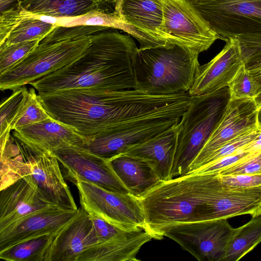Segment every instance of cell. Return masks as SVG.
<instances>
[{
    "label": "cell",
    "mask_w": 261,
    "mask_h": 261,
    "mask_svg": "<svg viewBox=\"0 0 261 261\" xmlns=\"http://www.w3.org/2000/svg\"><path fill=\"white\" fill-rule=\"evenodd\" d=\"M54 119L89 138L106 130L174 109L176 95H155L134 89H73L38 93Z\"/></svg>",
    "instance_id": "cell-1"
},
{
    "label": "cell",
    "mask_w": 261,
    "mask_h": 261,
    "mask_svg": "<svg viewBox=\"0 0 261 261\" xmlns=\"http://www.w3.org/2000/svg\"><path fill=\"white\" fill-rule=\"evenodd\" d=\"M94 34L76 61L30 84L39 92L73 89H134L133 62L138 49L133 37L117 30Z\"/></svg>",
    "instance_id": "cell-2"
},
{
    "label": "cell",
    "mask_w": 261,
    "mask_h": 261,
    "mask_svg": "<svg viewBox=\"0 0 261 261\" xmlns=\"http://www.w3.org/2000/svg\"><path fill=\"white\" fill-rule=\"evenodd\" d=\"M221 181L218 174H189L162 181L139 199L147 230L158 240L160 229L196 221L201 206Z\"/></svg>",
    "instance_id": "cell-3"
},
{
    "label": "cell",
    "mask_w": 261,
    "mask_h": 261,
    "mask_svg": "<svg viewBox=\"0 0 261 261\" xmlns=\"http://www.w3.org/2000/svg\"><path fill=\"white\" fill-rule=\"evenodd\" d=\"M199 54L173 44L138 48L134 89L155 95L188 93L200 66Z\"/></svg>",
    "instance_id": "cell-4"
},
{
    "label": "cell",
    "mask_w": 261,
    "mask_h": 261,
    "mask_svg": "<svg viewBox=\"0 0 261 261\" xmlns=\"http://www.w3.org/2000/svg\"><path fill=\"white\" fill-rule=\"evenodd\" d=\"M190 105L177 123L172 178L186 174L222 117L230 99L228 87L192 96Z\"/></svg>",
    "instance_id": "cell-5"
},
{
    "label": "cell",
    "mask_w": 261,
    "mask_h": 261,
    "mask_svg": "<svg viewBox=\"0 0 261 261\" xmlns=\"http://www.w3.org/2000/svg\"><path fill=\"white\" fill-rule=\"evenodd\" d=\"M93 35L56 42L41 41L23 59L0 76L1 91H14L56 72L78 59Z\"/></svg>",
    "instance_id": "cell-6"
},
{
    "label": "cell",
    "mask_w": 261,
    "mask_h": 261,
    "mask_svg": "<svg viewBox=\"0 0 261 261\" xmlns=\"http://www.w3.org/2000/svg\"><path fill=\"white\" fill-rule=\"evenodd\" d=\"M236 228L227 219L176 222L161 227L158 240L171 239L200 261H224Z\"/></svg>",
    "instance_id": "cell-7"
},
{
    "label": "cell",
    "mask_w": 261,
    "mask_h": 261,
    "mask_svg": "<svg viewBox=\"0 0 261 261\" xmlns=\"http://www.w3.org/2000/svg\"><path fill=\"white\" fill-rule=\"evenodd\" d=\"M187 109L145 117L87 138L83 147L108 161L177 124Z\"/></svg>",
    "instance_id": "cell-8"
},
{
    "label": "cell",
    "mask_w": 261,
    "mask_h": 261,
    "mask_svg": "<svg viewBox=\"0 0 261 261\" xmlns=\"http://www.w3.org/2000/svg\"><path fill=\"white\" fill-rule=\"evenodd\" d=\"M74 184L79 190L81 207L90 215L126 231L140 228L147 230L140 200L131 194L112 192L84 180Z\"/></svg>",
    "instance_id": "cell-9"
},
{
    "label": "cell",
    "mask_w": 261,
    "mask_h": 261,
    "mask_svg": "<svg viewBox=\"0 0 261 261\" xmlns=\"http://www.w3.org/2000/svg\"><path fill=\"white\" fill-rule=\"evenodd\" d=\"M189 1L219 39L261 35V0Z\"/></svg>",
    "instance_id": "cell-10"
},
{
    "label": "cell",
    "mask_w": 261,
    "mask_h": 261,
    "mask_svg": "<svg viewBox=\"0 0 261 261\" xmlns=\"http://www.w3.org/2000/svg\"><path fill=\"white\" fill-rule=\"evenodd\" d=\"M163 30L168 44L200 54L219 37L189 0H161Z\"/></svg>",
    "instance_id": "cell-11"
},
{
    "label": "cell",
    "mask_w": 261,
    "mask_h": 261,
    "mask_svg": "<svg viewBox=\"0 0 261 261\" xmlns=\"http://www.w3.org/2000/svg\"><path fill=\"white\" fill-rule=\"evenodd\" d=\"M62 165L64 178L73 184L88 181L107 190L130 194L117 176L110 161L79 145H69L53 151Z\"/></svg>",
    "instance_id": "cell-12"
},
{
    "label": "cell",
    "mask_w": 261,
    "mask_h": 261,
    "mask_svg": "<svg viewBox=\"0 0 261 261\" xmlns=\"http://www.w3.org/2000/svg\"><path fill=\"white\" fill-rule=\"evenodd\" d=\"M257 113L253 99L230 98L222 117L186 174L199 168L211 154L227 142L257 127Z\"/></svg>",
    "instance_id": "cell-13"
},
{
    "label": "cell",
    "mask_w": 261,
    "mask_h": 261,
    "mask_svg": "<svg viewBox=\"0 0 261 261\" xmlns=\"http://www.w3.org/2000/svg\"><path fill=\"white\" fill-rule=\"evenodd\" d=\"M261 213V187L243 188L222 183L201 206L197 221Z\"/></svg>",
    "instance_id": "cell-14"
},
{
    "label": "cell",
    "mask_w": 261,
    "mask_h": 261,
    "mask_svg": "<svg viewBox=\"0 0 261 261\" xmlns=\"http://www.w3.org/2000/svg\"><path fill=\"white\" fill-rule=\"evenodd\" d=\"M225 41L219 53L207 63L199 66L188 92L191 96L206 95L228 87L244 64L238 39L231 37Z\"/></svg>",
    "instance_id": "cell-15"
},
{
    "label": "cell",
    "mask_w": 261,
    "mask_h": 261,
    "mask_svg": "<svg viewBox=\"0 0 261 261\" xmlns=\"http://www.w3.org/2000/svg\"><path fill=\"white\" fill-rule=\"evenodd\" d=\"M79 208L49 205L28 214L0 230V251L36 236L56 232L70 222Z\"/></svg>",
    "instance_id": "cell-16"
},
{
    "label": "cell",
    "mask_w": 261,
    "mask_h": 261,
    "mask_svg": "<svg viewBox=\"0 0 261 261\" xmlns=\"http://www.w3.org/2000/svg\"><path fill=\"white\" fill-rule=\"evenodd\" d=\"M27 162L28 175L50 204L66 210L77 209L59 162L53 152L35 154L31 151Z\"/></svg>",
    "instance_id": "cell-17"
},
{
    "label": "cell",
    "mask_w": 261,
    "mask_h": 261,
    "mask_svg": "<svg viewBox=\"0 0 261 261\" xmlns=\"http://www.w3.org/2000/svg\"><path fill=\"white\" fill-rule=\"evenodd\" d=\"M13 135L35 154L53 152L69 145L83 146L87 139L53 118L15 129Z\"/></svg>",
    "instance_id": "cell-18"
},
{
    "label": "cell",
    "mask_w": 261,
    "mask_h": 261,
    "mask_svg": "<svg viewBox=\"0 0 261 261\" xmlns=\"http://www.w3.org/2000/svg\"><path fill=\"white\" fill-rule=\"evenodd\" d=\"M49 205L30 176L23 177L0 191V230Z\"/></svg>",
    "instance_id": "cell-19"
},
{
    "label": "cell",
    "mask_w": 261,
    "mask_h": 261,
    "mask_svg": "<svg viewBox=\"0 0 261 261\" xmlns=\"http://www.w3.org/2000/svg\"><path fill=\"white\" fill-rule=\"evenodd\" d=\"M99 243L90 214L81 207L77 215L57 237L51 261H76L84 251Z\"/></svg>",
    "instance_id": "cell-20"
},
{
    "label": "cell",
    "mask_w": 261,
    "mask_h": 261,
    "mask_svg": "<svg viewBox=\"0 0 261 261\" xmlns=\"http://www.w3.org/2000/svg\"><path fill=\"white\" fill-rule=\"evenodd\" d=\"M177 123L146 141L129 147L124 154L145 161L162 181L172 179L171 171L176 147Z\"/></svg>",
    "instance_id": "cell-21"
},
{
    "label": "cell",
    "mask_w": 261,
    "mask_h": 261,
    "mask_svg": "<svg viewBox=\"0 0 261 261\" xmlns=\"http://www.w3.org/2000/svg\"><path fill=\"white\" fill-rule=\"evenodd\" d=\"M153 238L146 229L125 231L112 239L88 248L76 261H137L142 246Z\"/></svg>",
    "instance_id": "cell-22"
},
{
    "label": "cell",
    "mask_w": 261,
    "mask_h": 261,
    "mask_svg": "<svg viewBox=\"0 0 261 261\" xmlns=\"http://www.w3.org/2000/svg\"><path fill=\"white\" fill-rule=\"evenodd\" d=\"M128 23L163 45L168 44L163 30L161 0H118L114 6Z\"/></svg>",
    "instance_id": "cell-23"
},
{
    "label": "cell",
    "mask_w": 261,
    "mask_h": 261,
    "mask_svg": "<svg viewBox=\"0 0 261 261\" xmlns=\"http://www.w3.org/2000/svg\"><path fill=\"white\" fill-rule=\"evenodd\" d=\"M109 161L130 193L139 199L162 182L152 168L139 158L123 153Z\"/></svg>",
    "instance_id": "cell-24"
},
{
    "label": "cell",
    "mask_w": 261,
    "mask_h": 261,
    "mask_svg": "<svg viewBox=\"0 0 261 261\" xmlns=\"http://www.w3.org/2000/svg\"><path fill=\"white\" fill-rule=\"evenodd\" d=\"M57 25L59 26H99L120 30L136 39L141 48L163 45L158 41L128 23L115 10L109 12L99 7L79 16L57 18Z\"/></svg>",
    "instance_id": "cell-25"
},
{
    "label": "cell",
    "mask_w": 261,
    "mask_h": 261,
    "mask_svg": "<svg viewBox=\"0 0 261 261\" xmlns=\"http://www.w3.org/2000/svg\"><path fill=\"white\" fill-rule=\"evenodd\" d=\"M103 0H17L32 13L55 18L77 17L100 7Z\"/></svg>",
    "instance_id": "cell-26"
},
{
    "label": "cell",
    "mask_w": 261,
    "mask_h": 261,
    "mask_svg": "<svg viewBox=\"0 0 261 261\" xmlns=\"http://www.w3.org/2000/svg\"><path fill=\"white\" fill-rule=\"evenodd\" d=\"M64 226L56 232L31 238L1 250L0 258L7 261H51L55 241Z\"/></svg>",
    "instance_id": "cell-27"
},
{
    "label": "cell",
    "mask_w": 261,
    "mask_h": 261,
    "mask_svg": "<svg viewBox=\"0 0 261 261\" xmlns=\"http://www.w3.org/2000/svg\"><path fill=\"white\" fill-rule=\"evenodd\" d=\"M1 141L0 191L28 175V153L13 143L10 136Z\"/></svg>",
    "instance_id": "cell-28"
},
{
    "label": "cell",
    "mask_w": 261,
    "mask_h": 261,
    "mask_svg": "<svg viewBox=\"0 0 261 261\" xmlns=\"http://www.w3.org/2000/svg\"><path fill=\"white\" fill-rule=\"evenodd\" d=\"M52 21L51 16L36 14L24 9L22 20L0 47L25 41L41 42L57 25L51 23Z\"/></svg>",
    "instance_id": "cell-29"
},
{
    "label": "cell",
    "mask_w": 261,
    "mask_h": 261,
    "mask_svg": "<svg viewBox=\"0 0 261 261\" xmlns=\"http://www.w3.org/2000/svg\"><path fill=\"white\" fill-rule=\"evenodd\" d=\"M261 242V214L236 228L228 245L224 261L240 259Z\"/></svg>",
    "instance_id": "cell-30"
},
{
    "label": "cell",
    "mask_w": 261,
    "mask_h": 261,
    "mask_svg": "<svg viewBox=\"0 0 261 261\" xmlns=\"http://www.w3.org/2000/svg\"><path fill=\"white\" fill-rule=\"evenodd\" d=\"M52 118L41 103L36 89H27L10 125L11 130L42 121Z\"/></svg>",
    "instance_id": "cell-31"
},
{
    "label": "cell",
    "mask_w": 261,
    "mask_h": 261,
    "mask_svg": "<svg viewBox=\"0 0 261 261\" xmlns=\"http://www.w3.org/2000/svg\"><path fill=\"white\" fill-rule=\"evenodd\" d=\"M230 99H254L261 91V81L245 66L237 72L229 86Z\"/></svg>",
    "instance_id": "cell-32"
},
{
    "label": "cell",
    "mask_w": 261,
    "mask_h": 261,
    "mask_svg": "<svg viewBox=\"0 0 261 261\" xmlns=\"http://www.w3.org/2000/svg\"><path fill=\"white\" fill-rule=\"evenodd\" d=\"M40 42L39 40H33L0 47V76L23 59Z\"/></svg>",
    "instance_id": "cell-33"
},
{
    "label": "cell",
    "mask_w": 261,
    "mask_h": 261,
    "mask_svg": "<svg viewBox=\"0 0 261 261\" xmlns=\"http://www.w3.org/2000/svg\"><path fill=\"white\" fill-rule=\"evenodd\" d=\"M260 132L261 129L257 126L230 140L211 154L201 167L242 149L253 140Z\"/></svg>",
    "instance_id": "cell-34"
},
{
    "label": "cell",
    "mask_w": 261,
    "mask_h": 261,
    "mask_svg": "<svg viewBox=\"0 0 261 261\" xmlns=\"http://www.w3.org/2000/svg\"><path fill=\"white\" fill-rule=\"evenodd\" d=\"M27 89L26 86H23L13 91L12 94L1 103L0 107V136L10 134L11 122L22 100Z\"/></svg>",
    "instance_id": "cell-35"
},
{
    "label": "cell",
    "mask_w": 261,
    "mask_h": 261,
    "mask_svg": "<svg viewBox=\"0 0 261 261\" xmlns=\"http://www.w3.org/2000/svg\"><path fill=\"white\" fill-rule=\"evenodd\" d=\"M107 29H108L99 26L63 27L57 25L42 41L51 42L75 39L93 35Z\"/></svg>",
    "instance_id": "cell-36"
},
{
    "label": "cell",
    "mask_w": 261,
    "mask_h": 261,
    "mask_svg": "<svg viewBox=\"0 0 261 261\" xmlns=\"http://www.w3.org/2000/svg\"><path fill=\"white\" fill-rule=\"evenodd\" d=\"M242 56L246 67L261 65V35L239 36Z\"/></svg>",
    "instance_id": "cell-37"
},
{
    "label": "cell",
    "mask_w": 261,
    "mask_h": 261,
    "mask_svg": "<svg viewBox=\"0 0 261 261\" xmlns=\"http://www.w3.org/2000/svg\"><path fill=\"white\" fill-rule=\"evenodd\" d=\"M258 153H259L245 152L242 149L230 155L224 156L212 163L204 165L190 174H218L220 171L229 166Z\"/></svg>",
    "instance_id": "cell-38"
},
{
    "label": "cell",
    "mask_w": 261,
    "mask_h": 261,
    "mask_svg": "<svg viewBox=\"0 0 261 261\" xmlns=\"http://www.w3.org/2000/svg\"><path fill=\"white\" fill-rule=\"evenodd\" d=\"M261 173V153L240 161L223 169L218 174L230 175Z\"/></svg>",
    "instance_id": "cell-39"
},
{
    "label": "cell",
    "mask_w": 261,
    "mask_h": 261,
    "mask_svg": "<svg viewBox=\"0 0 261 261\" xmlns=\"http://www.w3.org/2000/svg\"><path fill=\"white\" fill-rule=\"evenodd\" d=\"M218 175L222 183L226 185L243 188L261 187V173Z\"/></svg>",
    "instance_id": "cell-40"
},
{
    "label": "cell",
    "mask_w": 261,
    "mask_h": 261,
    "mask_svg": "<svg viewBox=\"0 0 261 261\" xmlns=\"http://www.w3.org/2000/svg\"><path fill=\"white\" fill-rule=\"evenodd\" d=\"M99 240V243L109 240L126 230L113 225L106 221L90 215Z\"/></svg>",
    "instance_id": "cell-41"
},
{
    "label": "cell",
    "mask_w": 261,
    "mask_h": 261,
    "mask_svg": "<svg viewBox=\"0 0 261 261\" xmlns=\"http://www.w3.org/2000/svg\"><path fill=\"white\" fill-rule=\"evenodd\" d=\"M258 127L261 129V127ZM242 149L243 151L247 152H261V132L253 140L244 146Z\"/></svg>",
    "instance_id": "cell-42"
},
{
    "label": "cell",
    "mask_w": 261,
    "mask_h": 261,
    "mask_svg": "<svg viewBox=\"0 0 261 261\" xmlns=\"http://www.w3.org/2000/svg\"><path fill=\"white\" fill-rule=\"evenodd\" d=\"M253 74L261 81V65L246 67ZM257 109L261 108V91L260 93L253 99Z\"/></svg>",
    "instance_id": "cell-43"
},
{
    "label": "cell",
    "mask_w": 261,
    "mask_h": 261,
    "mask_svg": "<svg viewBox=\"0 0 261 261\" xmlns=\"http://www.w3.org/2000/svg\"><path fill=\"white\" fill-rule=\"evenodd\" d=\"M17 4V0H1V12H2Z\"/></svg>",
    "instance_id": "cell-44"
},
{
    "label": "cell",
    "mask_w": 261,
    "mask_h": 261,
    "mask_svg": "<svg viewBox=\"0 0 261 261\" xmlns=\"http://www.w3.org/2000/svg\"><path fill=\"white\" fill-rule=\"evenodd\" d=\"M257 126L261 127V108L258 109Z\"/></svg>",
    "instance_id": "cell-45"
},
{
    "label": "cell",
    "mask_w": 261,
    "mask_h": 261,
    "mask_svg": "<svg viewBox=\"0 0 261 261\" xmlns=\"http://www.w3.org/2000/svg\"><path fill=\"white\" fill-rule=\"evenodd\" d=\"M118 0H103V3L113 5L114 6Z\"/></svg>",
    "instance_id": "cell-46"
},
{
    "label": "cell",
    "mask_w": 261,
    "mask_h": 261,
    "mask_svg": "<svg viewBox=\"0 0 261 261\" xmlns=\"http://www.w3.org/2000/svg\"><path fill=\"white\" fill-rule=\"evenodd\" d=\"M260 214H261V213H260Z\"/></svg>",
    "instance_id": "cell-47"
}]
</instances>
